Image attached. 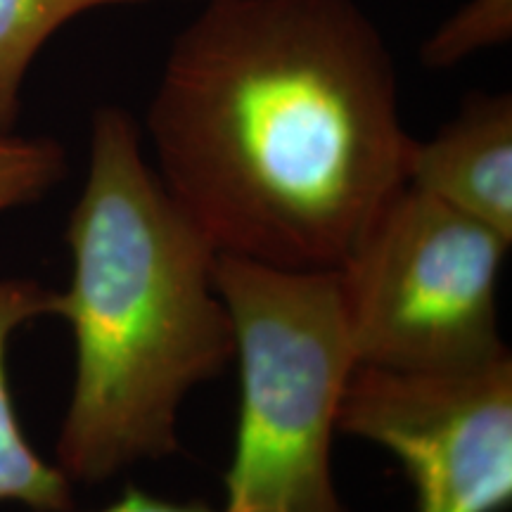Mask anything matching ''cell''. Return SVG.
<instances>
[{"label": "cell", "instance_id": "cell-8", "mask_svg": "<svg viewBox=\"0 0 512 512\" xmlns=\"http://www.w3.org/2000/svg\"><path fill=\"white\" fill-rule=\"evenodd\" d=\"M143 3L150 0H0V131L15 124L24 76L55 31L91 10Z\"/></svg>", "mask_w": 512, "mask_h": 512}, {"label": "cell", "instance_id": "cell-4", "mask_svg": "<svg viewBox=\"0 0 512 512\" xmlns=\"http://www.w3.org/2000/svg\"><path fill=\"white\" fill-rule=\"evenodd\" d=\"M510 245L411 185L396 190L335 271L358 366L444 375L508 356L498 280Z\"/></svg>", "mask_w": 512, "mask_h": 512}, {"label": "cell", "instance_id": "cell-10", "mask_svg": "<svg viewBox=\"0 0 512 512\" xmlns=\"http://www.w3.org/2000/svg\"><path fill=\"white\" fill-rule=\"evenodd\" d=\"M67 155L50 138H22L0 131V214L41 200L64 178Z\"/></svg>", "mask_w": 512, "mask_h": 512}, {"label": "cell", "instance_id": "cell-5", "mask_svg": "<svg viewBox=\"0 0 512 512\" xmlns=\"http://www.w3.org/2000/svg\"><path fill=\"white\" fill-rule=\"evenodd\" d=\"M337 427L399 460L415 512H501L512 503L510 354L444 375L356 366Z\"/></svg>", "mask_w": 512, "mask_h": 512}, {"label": "cell", "instance_id": "cell-1", "mask_svg": "<svg viewBox=\"0 0 512 512\" xmlns=\"http://www.w3.org/2000/svg\"><path fill=\"white\" fill-rule=\"evenodd\" d=\"M164 188L216 254L337 271L406 185L394 57L356 0H207L147 110Z\"/></svg>", "mask_w": 512, "mask_h": 512}, {"label": "cell", "instance_id": "cell-3", "mask_svg": "<svg viewBox=\"0 0 512 512\" xmlns=\"http://www.w3.org/2000/svg\"><path fill=\"white\" fill-rule=\"evenodd\" d=\"M240 373L223 512H347L332 477L356 370L335 271L216 256Z\"/></svg>", "mask_w": 512, "mask_h": 512}, {"label": "cell", "instance_id": "cell-6", "mask_svg": "<svg viewBox=\"0 0 512 512\" xmlns=\"http://www.w3.org/2000/svg\"><path fill=\"white\" fill-rule=\"evenodd\" d=\"M406 185L512 242V98L479 93L430 140H411Z\"/></svg>", "mask_w": 512, "mask_h": 512}, {"label": "cell", "instance_id": "cell-2", "mask_svg": "<svg viewBox=\"0 0 512 512\" xmlns=\"http://www.w3.org/2000/svg\"><path fill=\"white\" fill-rule=\"evenodd\" d=\"M76 375L57 439L69 482L98 484L178 451V415L235 356L216 249L143 155L119 107L95 112L91 164L67 223Z\"/></svg>", "mask_w": 512, "mask_h": 512}, {"label": "cell", "instance_id": "cell-9", "mask_svg": "<svg viewBox=\"0 0 512 512\" xmlns=\"http://www.w3.org/2000/svg\"><path fill=\"white\" fill-rule=\"evenodd\" d=\"M512 36V0H465L422 43L420 60L430 69H448L482 50L503 46Z\"/></svg>", "mask_w": 512, "mask_h": 512}, {"label": "cell", "instance_id": "cell-7", "mask_svg": "<svg viewBox=\"0 0 512 512\" xmlns=\"http://www.w3.org/2000/svg\"><path fill=\"white\" fill-rule=\"evenodd\" d=\"M53 311L55 292L34 280L0 278V503L36 512L72 510V482L60 467L38 456L19 425L8 380V344L22 325Z\"/></svg>", "mask_w": 512, "mask_h": 512}, {"label": "cell", "instance_id": "cell-11", "mask_svg": "<svg viewBox=\"0 0 512 512\" xmlns=\"http://www.w3.org/2000/svg\"><path fill=\"white\" fill-rule=\"evenodd\" d=\"M98 512H223V508L216 510L207 503H197V501L192 503L169 501V498L147 494V491L136 489V486H128L117 501Z\"/></svg>", "mask_w": 512, "mask_h": 512}]
</instances>
